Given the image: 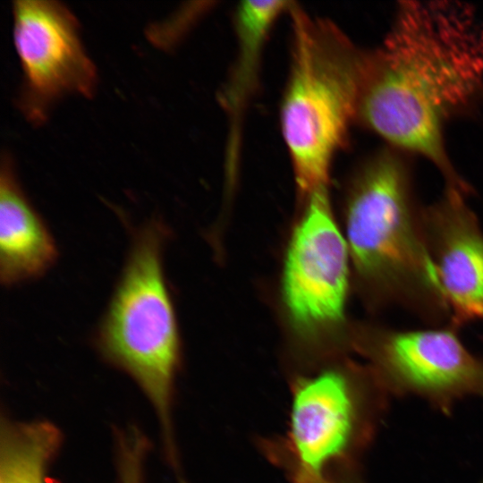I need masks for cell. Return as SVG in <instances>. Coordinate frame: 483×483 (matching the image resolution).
<instances>
[{
	"mask_svg": "<svg viewBox=\"0 0 483 483\" xmlns=\"http://www.w3.org/2000/svg\"><path fill=\"white\" fill-rule=\"evenodd\" d=\"M167 235L157 220L135 230L94 342L101 357L130 376L149 401L166 457L175 466L172 409L181 343L163 267Z\"/></svg>",
	"mask_w": 483,
	"mask_h": 483,
	"instance_id": "cell-4",
	"label": "cell"
},
{
	"mask_svg": "<svg viewBox=\"0 0 483 483\" xmlns=\"http://www.w3.org/2000/svg\"><path fill=\"white\" fill-rule=\"evenodd\" d=\"M63 444L59 428L47 419L1 420L0 483H48V470Z\"/></svg>",
	"mask_w": 483,
	"mask_h": 483,
	"instance_id": "cell-11",
	"label": "cell"
},
{
	"mask_svg": "<svg viewBox=\"0 0 483 483\" xmlns=\"http://www.w3.org/2000/svg\"><path fill=\"white\" fill-rule=\"evenodd\" d=\"M401 151L379 150L360 168L345 209L346 242L373 309L399 308L427 326L450 311L431 259L411 172Z\"/></svg>",
	"mask_w": 483,
	"mask_h": 483,
	"instance_id": "cell-2",
	"label": "cell"
},
{
	"mask_svg": "<svg viewBox=\"0 0 483 483\" xmlns=\"http://www.w3.org/2000/svg\"><path fill=\"white\" fill-rule=\"evenodd\" d=\"M291 3L285 1H245L236 9L235 24L239 43L237 65L229 89L231 107L237 106L251 85L255 68L266 38L275 20Z\"/></svg>",
	"mask_w": 483,
	"mask_h": 483,
	"instance_id": "cell-12",
	"label": "cell"
},
{
	"mask_svg": "<svg viewBox=\"0 0 483 483\" xmlns=\"http://www.w3.org/2000/svg\"><path fill=\"white\" fill-rule=\"evenodd\" d=\"M349 256L334 219L327 187L316 190L306 198L284 269V301L298 327L315 331L343 322Z\"/></svg>",
	"mask_w": 483,
	"mask_h": 483,
	"instance_id": "cell-6",
	"label": "cell"
},
{
	"mask_svg": "<svg viewBox=\"0 0 483 483\" xmlns=\"http://www.w3.org/2000/svg\"><path fill=\"white\" fill-rule=\"evenodd\" d=\"M357 343L378 376L408 391L435 396L483 393V358L451 325L402 329L362 326Z\"/></svg>",
	"mask_w": 483,
	"mask_h": 483,
	"instance_id": "cell-7",
	"label": "cell"
},
{
	"mask_svg": "<svg viewBox=\"0 0 483 483\" xmlns=\"http://www.w3.org/2000/svg\"><path fill=\"white\" fill-rule=\"evenodd\" d=\"M295 483H337L332 479H326L323 473H310L301 469H298Z\"/></svg>",
	"mask_w": 483,
	"mask_h": 483,
	"instance_id": "cell-14",
	"label": "cell"
},
{
	"mask_svg": "<svg viewBox=\"0 0 483 483\" xmlns=\"http://www.w3.org/2000/svg\"><path fill=\"white\" fill-rule=\"evenodd\" d=\"M57 248L42 217L23 192L8 156L0 174V278L12 286L42 276Z\"/></svg>",
	"mask_w": 483,
	"mask_h": 483,
	"instance_id": "cell-10",
	"label": "cell"
},
{
	"mask_svg": "<svg viewBox=\"0 0 483 483\" xmlns=\"http://www.w3.org/2000/svg\"><path fill=\"white\" fill-rule=\"evenodd\" d=\"M483 93V21L451 2H403L379 48L367 54L357 118L399 151L427 158L445 185L469 190L453 168L444 130Z\"/></svg>",
	"mask_w": 483,
	"mask_h": 483,
	"instance_id": "cell-1",
	"label": "cell"
},
{
	"mask_svg": "<svg viewBox=\"0 0 483 483\" xmlns=\"http://www.w3.org/2000/svg\"><path fill=\"white\" fill-rule=\"evenodd\" d=\"M13 41L23 72L19 106L35 124L43 123L66 95L91 97L97 76L80 40L73 13L57 1L13 3Z\"/></svg>",
	"mask_w": 483,
	"mask_h": 483,
	"instance_id": "cell-5",
	"label": "cell"
},
{
	"mask_svg": "<svg viewBox=\"0 0 483 483\" xmlns=\"http://www.w3.org/2000/svg\"><path fill=\"white\" fill-rule=\"evenodd\" d=\"M291 70L281 130L301 196L328 186L332 161L357 118L367 54L332 21L291 3Z\"/></svg>",
	"mask_w": 483,
	"mask_h": 483,
	"instance_id": "cell-3",
	"label": "cell"
},
{
	"mask_svg": "<svg viewBox=\"0 0 483 483\" xmlns=\"http://www.w3.org/2000/svg\"><path fill=\"white\" fill-rule=\"evenodd\" d=\"M468 192L445 186L422 207L428 248L450 311L449 325L483 321V228Z\"/></svg>",
	"mask_w": 483,
	"mask_h": 483,
	"instance_id": "cell-8",
	"label": "cell"
},
{
	"mask_svg": "<svg viewBox=\"0 0 483 483\" xmlns=\"http://www.w3.org/2000/svg\"><path fill=\"white\" fill-rule=\"evenodd\" d=\"M144 471L138 467H128L119 473L120 483H144Z\"/></svg>",
	"mask_w": 483,
	"mask_h": 483,
	"instance_id": "cell-13",
	"label": "cell"
},
{
	"mask_svg": "<svg viewBox=\"0 0 483 483\" xmlns=\"http://www.w3.org/2000/svg\"><path fill=\"white\" fill-rule=\"evenodd\" d=\"M356 423L355 392L343 372L326 370L300 382L294 389L290 428L299 469L322 474L348 451Z\"/></svg>",
	"mask_w": 483,
	"mask_h": 483,
	"instance_id": "cell-9",
	"label": "cell"
}]
</instances>
